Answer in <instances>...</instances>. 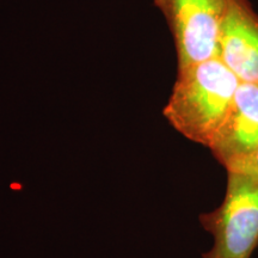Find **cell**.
Returning <instances> with one entry per match:
<instances>
[{
	"label": "cell",
	"instance_id": "6da1fadb",
	"mask_svg": "<svg viewBox=\"0 0 258 258\" xmlns=\"http://www.w3.org/2000/svg\"><path fill=\"white\" fill-rule=\"evenodd\" d=\"M239 85L240 80L218 56L192 64L177 72L164 117L183 137L209 147Z\"/></svg>",
	"mask_w": 258,
	"mask_h": 258
},
{
	"label": "cell",
	"instance_id": "7a4b0ae2",
	"mask_svg": "<svg viewBox=\"0 0 258 258\" xmlns=\"http://www.w3.org/2000/svg\"><path fill=\"white\" fill-rule=\"evenodd\" d=\"M200 222L214 238L203 258H250L258 247V176L244 166L228 169L224 201Z\"/></svg>",
	"mask_w": 258,
	"mask_h": 258
},
{
	"label": "cell",
	"instance_id": "3957f363",
	"mask_svg": "<svg viewBox=\"0 0 258 258\" xmlns=\"http://www.w3.org/2000/svg\"><path fill=\"white\" fill-rule=\"evenodd\" d=\"M233 0H153L172 34L177 72L218 56L222 25Z\"/></svg>",
	"mask_w": 258,
	"mask_h": 258
},
{
	"label": "cell",
	"instance_id": "277c9868",
	"mask_svg": "<svg viewBox=\"0 0 258 258\" xmlns=\"http://www.w3.org/2000/svg\"><path fill=\"white\" fill-rule=\"evenodd\" d=\"M258 147V84L240 83L211 150L226 170L243 163Z\"/></svg>",
	"mask_w": 258,
	"mask_h": 258
},
{
	"label": "cell",
	"instance_id": "5b68a950",
	"mask_svg": "<svg viewBox=\"0 0 258 258\" xmlns=\"http://www.w3.org/2000/svg\"><path fill=\"white\" fill-rule=\"evenodd\" d=\"M218 57L240 83L258 84V15L249 0H233L222 25Z\"/></svg>",
	"mask_w": 258,
	"mask_h": 258
},
{
	"label": "cell",
	"instance_id": "8992f818",
	"mask_svg": "<svg viewBox=\"0 0 258 258\" xmlns=\"http://www.w3.org/2000/svg\"><path fill=\"white\" fill-rule=\"evenodd\" d=\"M238 166L247 167V169H250L251 171H252L254 175L258 176V147H257V150L254 151V152L251 154V156L247 158L246 160L243 161V163L238 164V165H235L233 167H238ZM230 169H232V167H230Z\"/></svg>",
	"mask_w": 258,
	"mask_h": 258
}]
</instances>
